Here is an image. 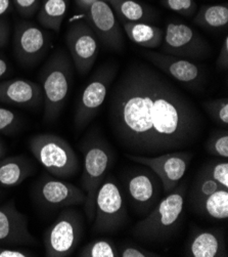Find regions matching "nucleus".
<instances>
[{"instance_id": "f257e3e1", "label": "nucleus", "mask_w": 228, "mask_h": 257, "mask_svg": "<svg viewBox=\"0 0 228 257\" xmlns=\"http://www.w3.org/2000/svg\"><path fill=\"white\" fill-rule=\"evenodd\" d=\"M109 118L121 148L139 156L188 148L204 127L192 102L163 75L140 63L128 66L116 82Z\"/></svg>"}, {"instance_id": "f03ea898", "label": "nucleus", "mask_w": 228, "mask_h": 257, "mask_svg": "<svg viewBox=\"0 0 228 257\" xmlns=\"http://www.w3.org/2000/svg\"><path fill=\"white\" fill-rule=\"evenodd\" d=\"M73 62L64 49L50 57L40 73L43 95V119L55 122L61 115L73 81Z\"/></svg>"}, {"instance_id": "7ed1b4c3", "label": "nucleus", "mask_w": 228, "mask_h": 257, "mask_svg": "<svg viewBox=\"0 0 228 257\" xmlns=\"http://www.w3.org/2000/svg\"><path fill=\"white\" fill-rule=\"evenodd\" d=\"M185 187L174 189L154 210L132 228V235L142 242H164L173 235L184 208Z\"/></svg>"}, {"instance_id": "20e7f679", "label": "nucleus", "mask_w": 228, "mask_h": 257, "mask_svg": "<svg viewBox=\"0 0 228 257\" xmlns=\"http://www.w3.org/2000/svg\"><path fill=\"white\" fill-rule=\"evenodd\" d=\"M35 159L45 170L58 178H69L78 173L79 160L70 144L52 134H39L29 141Z\"/></svg>"}, {"instance_id": "39448f33", "label": "nucleus", "mask_w": 228, "mask_h": 257, "mask_svg": "<svg viewBox=\"0 0 228 257\" xmlns=\"http://www.w3.org/2000/svg\"><path fill=\"white\" fill-rule=\"evenodd\" d=\"M82 151L84 153V169L81 178V189L85 193L84 210L89 222L95 214V199L97 191L105 181L114 156L106 142L100 139L88 140Z\"/></svg>"}, {"instance_id": "423d86ee", "label": "nucleus", "mask_w": 228, "mask_h": 257, "mask_svg": "<svg viewBox=\"0 0 228 257\" xmlns=\"http://www.w3.org/2000/svg\"><path fill=\"white\" fill-rule=\"evenodd\" d=\"M84 233L83 217L68 207L49 225L43 237L45 256L68 257L79 245Z\"/></svg>"}, {"instance_id": "0eeeda50", "label": "nucleus", "mask_w": 228, "mask_h": 257, "mask_svg": "<svg viewBox=\"0 0 228 257\" xmlns=\"http://www.w3.org/2000/svg\"><path fill=\"white\" fill-rule=\"evenodd\" d=\"M128 214L122 193L112 177L100 185L95 199L92 230L95 234L116 233L127 221Z\"/></svg>"}, {"instance_id": "6e6552de", "label": "nucleus", "mask_w": 228, "mask_h": 257, "mask_svg": "<svg viewBox=\"0 0 228 257\" xmlns=\"http://www.w3.org/2000/svg\"><path fill=\"white\" fill-rule=\"evenodd\" d=\"M161 53L186 60H204L211 54L209 43L190 26L169 22L161 44Z\"/></svg>"}, {"instance_id": "1a4fd4ad", "label": "nucleus", "mask_w": 228, "mask_h": 257, "mask_svg": "<svg viewBox=\"0 0 228 257\" xmlns=\"http://www.w3.org/2000/svg\"><path fill=\"white\" fill-rule=\"evenodd\" d=\"M116 67L104 66L93 75L84 88L74 115V124L78 132L84 130L103 106L116 77Z\"/></svg>"}, {"instance_id": "9d476101", "label": "nucleus", "mask_w": 228, "mask_h": 257, "mask_svg": "<svg viewBox=\"0 0 228 257\" xmlns=\"http://www.w3.org/2000/svg\"><path fill=\"white\" fill-rule=\"evenodd\" d=\"M126 157L150 168L151 171L159 176L165 193L169 194L177 187L187 171L192 159V154L189 152L174 151L155 156H139L126 153Z\"/></svg>"}, {"instance_id": "9b49d317", "label": "nucleus", "mask_w": 228, "mask_h": 257, "mask_svg": "<svg viewBox=\"0 0 228 257\" xmlns=\"http://www.w3.org/2000/svg\"><path fill=\"white\" fill-rule=\"evenodd\" d=\"M66 42L76 71L81 76L87 75L99 51L95 33L84 20H76L66 33Z\"/></svg>"}, {"instance_id": "f8f14e48", "label": "nucleus", "mask_w": 228, "mask_h": 257, "mask_svg": "<svg viewBox=\"0 0 228 257\" xmlns=\"http://www.w3.org/2000/svg\"><path fill=\"white\" fill-rule=\"evenodd\" d=\"M35 201L49 209L68 208L84 204L85 193L70 183L61 181L52 174H43L34 186Z\"/></svg>"}, {"instance_id": "ddd939ff", "label": "nucleus", "mask_w": 228, "mask_h": 257, "mask_svg": "<svg viewBox=\"0 0 228 257\" xmlns=\"http://www.w3.org/2000/svg\"><path fill=\"white\" fill-rule=\"evenodd\" d=\"M50 46V37L46 31L34 23L22 21L16 25L14 33V51L17 60L24 67L38 64Z\"/></svg>"}, {"instance_id": "4468645a", "label": "nucleus", "mask_w": 228, "mask_h": 257, "mask_svg": "<svg viewBox=\"0 0 228 257\" xmlns=\"http://www.w3.org/2000/svg\"><path fill=\"white\" fill-rule=\"evenodd\" d=\"M83 20L90 26L97 39L103 42L106 47L118 53L123 50V32L109 4L98 0L84 13Z\"/></svg>"}, {"instance_id": "2eb2a0df", "label": "nucleus", "mask_w": 228, "mask_h": 257, "mask_svg": "<svg viewBox=\"0 0 228 257\" xmlns=\"http://www.w3.org/2000/svg\"><path fill=\"white\" fill-rule=\"evenodd\" d=\"M0 245H38L37 239L29 230L27 216L17 209L14 200L0 205Z\"/></svg>"}, {"instance_id": "dca6fc26", "label": "nucleus", "mask_w": 228, "mask_h": 257, "mask_svg": "<svg viewBox=\"0 0 228 257\" xmlns=\"http://www.w3.org/2000/svg\"><path fill=\"white\" fill-rule=\"evenodd\" d=\"M142 56L156 68L181 83L197 85L202 78L200 68L189 60L153 50L142 51Z\"/></svg>"}, {"instance_id": "f3484780", "label": "nucleus", "mask_w": 228, "mask_h": 257, "mask_svg": "<svg viewBox=\"0 0 228 257\" xmlns=\"http://www.w3.org/2000/svg\"><path fill=\"white\" fill-rule=\"evenodd\" d=\"M0 102L22 108H38L43 105L41 85L27 79L0 82Z\"/></svg>"}, {"instance_id": "a211bd4d", "label": "nucleus", "mask_w": 228, "mask_h": 257, "mask_svg": "<svg viewBox=\"0 0 228 257\" xmlns=\"http://www.w3.org/2000/svg\"><path fill=\"white\" fill-rule=\"evenodd\" d=\"M185 254L189 257L227 256L223 233L217 228L196 229L187 244Z\"/></svg>"}, {"instance_id": "6ab92c4d", "label": "nucleus", "mask_w": 228, "mask_h": 257, "mask_svg": "<svg viewBox=\"0 0 228 257\" xmlns=\"http://www.w3.org/2000/svg\"><path fill=\"white\" fill-rule=\"evenodd\" d=\"M36 165L25 155L0 159V186L12 188L21 185L36 172Z\"/></svg>"}, {"instance_id": "aec40b11", "label": "nucleus", "mask_w": 228, "mask_h": 257, "mask_svg": "<svg viewBox=\"0 0 228 257\" xmlns=\"http://www.w3.org/2000/svg\"><path fill=\"white\" fill-rule=\"evenodd\" d=\"M127 191L134 206L141 210L150 208L158 199V186L155 179L146 173L132 175L127 183Z\"/></svg>"}, {"instance_id": "412c9836", "label": "nucleus", "mask_w": 228, "mask_h": 257, "mask_svg": "<svg viewBox=\"0 0 228 257\" xmlns=\"http://www.w3.org/2000/svg\"><path fill=\"white\" fill-rule=\"evenodd\" d=\"M126 35L135 44L155 49L160 47L163 42L164 31L150 23H132L122 22Z\"/></svg>"}, {"instance_id": "4be33fe9", "label": "nucleus", "mask_w": 228, "mask_h": 257, "mask_svg": "<svg viewBox=\"0 0 228 257\" xmlns=\"http://www.w3.org/2000/svg\"><path fill=\"white\" fill-rule=\"evenodd\" d=\"M110 6L121 22L150 23L156 20L155 10L136 0H113Z\"/></svg>"}, {"instance_id": "5701e85b", "label": "nucleus", "mask_w": 228, "mask_h": 257, "mask_svg": "<svg viewBox=\"0 0 228 257\" xmlns=\"http://www.w3.org/2000/svg\"><path fill=\"white\" fill-rule=\"evenodd\" d=\"M69 4L70 0H42L37 12V20L42 28L59 33Z\"/></svg>"}, {"instance_id": "b1692460", "label": "nucleus", "mask_w": 228, "mask_h": 257, "mask_svg": "<svg viewBox=\"0 0 228 257\" xmlns=\"http://www.w3.org/2000/svg\"><path fill=\"white\" fill-rule=\"evenodd\" d=\"M199 27L210 30H221L228 25V5L202 6L193 19Z\"/></svg>"}, {"instance_id": "393cba45", "label": "nucleus", "mask_w": 228, "mask_h": 257, "mask_svg": "<svg viewBox=\"0 0 228 257\" xmlns=\"http://www.w3.org/2000/svg\"><path fill=\"white\" fill-rule=\"evenodd\" d=\"M199 213L213 219H227L228 217V189L221 188L194 204Z\"/></svg>"}, {"instance_id": "a878e982", "label": "nucleus", "mask_w": 228, "mask_h": 257, "mask_svg": "<svg viewBox=\"0 0 228 257\" xmlns=\"http://www.w3.org/2000/svg\"><path fill=\"white\" fill-rule=\"evenodd\" d=\"M78 255L81 257H119V252L111 240L97 239L82 247Z\"/></svg>"}, {"instance_id": "bb28decb", "label": "nucleus", "mask_w": 228, "mask_h": 257, "mask_svg": "<svg viewBox=\"0 0 228 257\" xmlns=\"http://www.w3.org/2000/svg\"><path fill=\"white\" fill-rule=\"evenodd\" d=\"M221 188L223 187L218 185L213 178H211L208 174H206L201 170L199 174L196 176L195 182L192 187L191 198H192L193 204H196L201 199H204L205 197L211 195L212 193L216 192Z\"/></svg>"}, {"instance_id": "cd10ccee", "label": "nucleus", "mask_w": 228, "mask_h": 257, "mask_svg": "<svg viewBox=\"0 0 228 257\" xmlns=\"http://www.w3.org/2000/svg\"><path fill=\"white\" fill-rule=\"evenodd\" d=\"M202 107L206 110L210 118L220 127L228 126V100L227 98H216L202 102Z\"/></svg>"}, {"instance_id": "c85d7f7f", "label": "nucleus", "mask_w": 228, "mask_h": 257, "mask_svg": "<svg viewBox=\"0 0 228 257\" xmlns=\"http://www.w3.org/2000/svg\"><path fill=\"white\" fill-rule=\"evenodd\" d=\"M206 150L212 156L228 158V133L226 130L214 132L208 139Z\"/></svg>"}, {"instance_id": "c756f323", "label": "nucleus", "mask_w": 228, "mask_h": 257, "mask_svg": "<svg viewBox=\"0 0 228 257\" xmlns=\"http://www.w3.org/2000/svg\"><path fill=\"white\" fill-rule=\"evenodd\" d=\"M22 126L21 118L14 111L0 107V134L15 135Z\"/></svg>"}, {"instance_id": "7c9ffc66", "label": "nucleus", "mask_w": 228, "mask_h": 257, "mask_svg": "<svg viewBox=\"0 0 228 257\" xmlns=\"http://www.w3.org/2000/svg\"><path fill=\"white\" fill-rule=\"evenodd\" d=\"M206 174L220 185L221 187L228 189V162L227 159L216 161L208 164L202 169Z\"/></svg>"}, {"instance_id": "2f4dec72", "label": "nucleus", "mask_w": 228, "mask_h": 257, "mask_svg": "<svg viewBox=\"0 0 228 257\" xmlns=\"http://www.w3.org/2000/svg\"><path fill=\"white\" fill-rule=\"evenodd\" d=\"M164 7L183 17H192L196 12L195 0H162Z\"/></svg>"}, {"instance_id": "473e14b6", "label": "nucleus", "mask_w": 228, "mask_h": 257, "mask_svg": "<svg viewBox=\"0 0 228 257\" xmlns=\"http://www.w3.org/2000/svg\"><path fill=\"white\" fill-rule=\"evenodd\" d=\"M12 2L17 12L26 19H30L36 15L41 4V0H12Z\"/></svg>"}, {"instance_id": "72a5a7b5", "label": "nucleus", "mask_w": 228, "mask_h": 257, "mask_svg": "<svg viewBox=\"0 0 228 257\" xmlns=\"http://www.w3.org/2000/svg\"><path fill=\"white\" fill-rule=\"evenodd\" d=\"M119 257H158V253L140 248L136 245H123L118 248Z\"/></svg>"}, {"instance_id": "f704fd0d", "label": "nucleus", "mask_w": 228, "mask_h": 257, "mask_svg": "<svg viewBox=\"0 0 228 257\" xmlns=\"http://www.w3.org/2000/svg\"><path fill=\"white\" fill-rule=\"evenodd\" d=\"M16 246H6L0 245V257H32L35 256L31 251L22 249V248H14Z\"/></svg>"}, {"instance_id": "c9c22d12", "label": "nucleus", "mask_w": 228, "mask_h": 257, "mask_svg": "<svg viewBox=\"0 0 228 257\" xmlns=\"http://www.w3.org/2000/svg\"><path fill=\"white\" fill-rule=\"evenodd\" d=\"M216 66L219 70L228 69V36H225L222 46L220 48V53L217 58Z\"/></svg>"}, {"instance_id": "e433bc0d", "label": "nucleus", "mask_w": 228, "mask_h": 257, "mask_svg": "<svg viewBox=\"0 0 228 257\" xmlns=\"http://www.w3.org/2000/svg\"><path fill=\"white\" fill-rule=\"evenodd\" d=\"M10 33H11V27L10 24L7 20L0 18V48L5 47L10 38Z\"/></svg>"}, {"instance_id": "4c0bfd02", "label": "nucleus", "mask_w": 228, "mask_h": 257, "mask_svg": "<svg viewBox=\"0 0 228 257\" xmlns=\"http://www.w3.org/2000/svg\"><path fill=\"white\" fill-rule=\"evenodd\" d=\"M13 9L12 0H0V18L6 16Z\"/></svg>"}, {"instance_id": "58836bf2", "label": "nucleus", "mask_w": 228, "mask_h": 257, "mask_svg": "<svg viewBox=\"0 0 228 257\" xmlns=\"http://www.w3.org/2000/svg\"><path fill=\"white\" fill-rule=\"evenodd\" d=\"M96 2H98V0H75V4L80 11L85 13Z\"/></svg>"}, {"instance_id": "ea45409f", "label": "nucleus", "mask_w": 228, "mask_h": 257, "mask_svg": "<svg viewBox=\"0 0 228 257\" xmlns=\"http://www.w3.org/2000/svg\"><path fill=\"white\" fill-rule=\"evenodd\" d=\"M9 69H10V66L7 60L3 57H0V79L7 75V73L9 72Z\"/></svg>"}, {"instance_id": "a19ab883", "label": "nucleus", "mask_w": 228, "mask_h": 257, "mask_svg": "<svg viewBox=\"0 0 228 257\" xmlns=\"http://www.w3.org/2000/svg\"><path fill=\"white\" fill-rule=\"evenodd\" d=\"M6 153H7V147H6L5 143L0 140V159L5 157Z\"/></svg>"}, {"instance_id": "79ce46f5", "label": "nucleus", "mask_w": 228, "mask_h": 257, "mask_svg": "<svg viewBox=\"0 0 228 257\" xmlns=\"http://www.w3.org/2000/svg\"><path fill=\"white\" fill-rule=\"evenodd\" d=\"M103 2H105V3H107V4L110 5V4L113 2V0H103Z\"/></svg>"}, {"instance_id": "37998d69", "label": "nucleus", "mask_w": 228, "mask_h": 257, "mask_svg": "<svg viewBox=\"0 0 228 257\" xmlns=\"http://www.w3.org/2000/svg\"><path fill=\"white\" fill-rule=\"evenodd\" d=\"M2 197H3V191L0 190V198H2Z\"/></svg>"}]
</instances>
